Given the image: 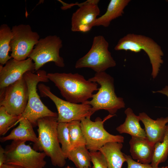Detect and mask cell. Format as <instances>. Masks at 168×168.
<instances>
[{
	"label": "cell",
	"mask_w": 168,
	"mask_h": 168,
	"mask_svg": "<svg viewBox=\"0 0 168 168\" xmlns=\"http://www.w3.org/2000/svg\"><path fill=\"white\" fill-rule=\"evenodd\" d=\"M138 116L144 125L146 138L149 141L154 145L161 141L168 123V116L154 120L145 112L139 113Z\"/></svg>",
	"instance_id": "cell-15"
},
{
	"label": "cell",
	"mask_w": 168,
	"mask_h": 168,
	"mask_svg": "<svg viewBox=\"0 0 168 168\" xmlns=\"http://www.w3.org/2000/svg\"><path fill=\"white\" fill-rule=\"evenodd\" d=\"M35 65L29 58L22 61L11 58L0 66V89H3L19 80L26 72H34Z\"/></svg>",
	"instance_id": "cell-14"
},
{
	"label": "cell",
	"mask_w": 168,
	"mask_h": 168,
	"mask_svg": "<svg viewBox=\"0 0 168 168\" xmlns=\"http://www.w3.org/2000/svg\"><path fill=\"white\" fill-rule=\"evenodd\" d=\"M168 166H162V167H158L157 168H168Z\"/></svg>",
	"instance_id": "cell-32"
},
{
	"label": "cell",
	"mask_w": 168,
	"mask_h": 168,
	"mask_svg": "<svg viewBox=\"0 0 168 168\" xmlns=\"http://www.w3.org/2000/svg\"><path fill=\"white\" fill-rule=\"evenodd\" d=\"M5 161V149L0 147V167L4 163Z\"/></svg>",
	"instance_id": "cell-29"
},
{
	"label": "cell",
	"mask_w": 168,
	"mask_h": 168,
	"mask_svg": "<svg viewBox=\"0 0 168 168\" xmlns=\"http://www.w3.org/2000/svg\"><path fill=\"white\" fill-rule=\"evenodd\" d=\"M20 118V116L10 114L4 107L0 106V135H4L11 127L17 123Z\"/></svg>",
	"instance_id": "cell-26"
},
{
	"label": "cell",
	"mask_w": 168,
	"mask_h": 168,
	"mask_svg": "<svg viewBox=\"0 0 168 168\" xmlns=\"http://www.w3.org/2000/svg\"><path fill=\"white\" fill-rule=\"evenodd\" d=\"M86 145L81 146L72 149L67 158L72 161L77 168L91 167V159L90 152Z\"/></svg>",
	"instance_id": "cell-22"
},
{
	"label": "cell",
	"mask_w": 168,
	"mask_h": 168,
	"mask_svg": "<svg viewBox=\"0 0 168 168\" xmlns=\"http://www.w3.org/2000/svg\"><path fill=\"white\" fill-rule=\"evenodd\" d=\"M114 49L135 53L144 51L150 59L152 67V75L153 79L157 76L163 62L164 53L161 47L153 39L144 35L128 34L119 40Z\"/></svg>",
	"instance_id": "cell-5"
},
{
	"label": "cell",
	"mask_w": 168,
	"mask_h": 168,
	"mask_svg": "<svg viewBox=\"0 0 168 168\" xmlns=\"http://www.w3.org/2000/svg\"><path fill=\"white\" fill-rule=\"evenodd\" d=\"M126 117L124 122L116 128L120 133H127L131 137L146 138L144 129L141 127L138 115H136L130 108L124 111Z\"/></svg>",
	"instance_id": "cell-20"
},
{
	"label": "cell",
	"mask_w": 168,
	"mask_h": 168,
	"mask_svg": "<svg viewBox=\"0 0 168 168\" xmlns=\"http://www.w3.org/2000/svg\"><path fill=\"white\" fill-rule=\"evenodd\" d=\"M168 157V124L162 140L156 143L151 165L154 168L158 167L161 163L165 162Z\"/></svg>",
	"instance_id": "cell-23"
},
{
	"label": "cell",
	"mask_w": 168,
	"mask_h": 168,
	"mask_svg": "<svg viewBox=\"0 0 168 168\" xmlns=\"http://www.w3.org/2000/svg\"><path fill=\"white\" fill-rule=\"evenodd\" d=\"M90 153L93 165L92 168H108L105 158L100 151Z\"/></svg>",
	"instance_id": "cell-27"
},
{
	"label": "cell",
	"mask_w": 168,
	"mask_h": 168,
	"mask_svg": "<svg viewBox=\"0 0 168 168\" xmlns=\"http://www.w3.org/2000/svg\"><path fill=\"white\" fill-rule=\"evenodd\" d=\"M38 88L41 96L49 98L54 103L58 111V123L81 121L94 113L91 106L86 102L76 104L63 100L53 94L49 87L43 84H39Z\"/></svg>",
	"instance_id": "cell-8"
},
{
	"label": "cell",
	"mask_w": 168,
	"mask_h": 168,
	"mask_svg": "<svg viewBox=\"0 0 168 168\" xmlns=\"http://www.w3.org/2000/svg\"><path fill=\"white\" fill-rule=\"evenodd\" d=\"M129 151L133 159L144 164H150L152 161L154 146L145 138L132 137L129 142Z\"/></svg>",
	"instance_id": "cell-16"
},
{
	"label": "cell",
	"mask_w": 168,
	"mask_h": 168,
	"mask_svg": "<svg viewBox=\"0 0 168 168\" xmlns=\"http://www.w3.org/2000/svg\"><path fill=\"white\" fill-rule=\"evenodd\" d=\"M88 80L100 86L97 92L92 95L91 100L86 102L91 106L94 113L104 110L110 114L115 115L118 110L125 107L123 99L118 97L115 93L114 79L110 75L105 72L96 73L94 76Z\"/></svg>",
	"instance_id": "cell-3"
},
{
	"label": "cell",
	"mask_w": 168,
	"mask_h": 168,
	"mask_svg": "<svg viewBox=\"0 0 168 168\" xmlns=\"http://www.w3.org/2000/svg\"><path fill=\"white\" fill-rule=\"evenodd\" d=\"M122 143L116 142L106 143L99 150L106 161L108 168H122L126 161L125 154L121 151Z\"/></svg>",
	"instance_id": "cell-18"
},
{
	"label": "cell",
	"mask_w": 168,
	"mask_h": 168,
	"mask_svg": "<svg viewBox=\"0 0 168 168\" xmlns=\"http://www.w3.org/2000/svg\"><path fill=\"white\" fill-rule=\"evenodd\" d=\"M63 46L62 41L56 35H49L40 39L28 57L33 61L37 71L46 63L52 62L59 67H63V58L59 52Z\"/></svg>",
	"instance_id": "cell-10"
},
{
	"label": "cell",
	"mask_w": 168,
	"mask_h": 168,
	"mask_svg": "<svg viewBox=\"0 0 168 168\" xmlns=\"http://www.w3.org/2000/svg\"><path fill=\"white\" fill-rule=\"evenodd\" d=\"M12 36V29L7 24L0 27V63L3 65L12 58L9 55L11 49L10 42Z\"/></svg>",
	"instance_id": "cell-21"
},
{
	"label": "cell",
	"mask_w": 168,
	"mask_h": 168,
	"mask_svg": "<svg viewBox=\"0 0 168 168\" xmlns=\"http://www.w3.org/2000/svg\"><path fill=\"white\" fill-rule=\"evenodd\" d=\"M57 134L59 142L61 144L62 152L64 156L67 158L71 150L68 123H58Z\"/></svg>",
	"instance_id": "cell-25"
},
{
	"label": "cell",
	"mask_w": 168,
	"mask_h": 168,
	"mask_svg": "<svg viewBox=\"0 0 168 168\" xmlns=\"http://www.w3.org/2000/svg\"><path fill=\"white\" fill-rule=\"evenodd\" d=\"M19 124L12 130L7 136L0 138V142H5L9 140L30 141L37 144L38 138L33 128L32 124L25 118L20 119L17 122Z\"/></svg>",
	"instance_id": "cell-17"
},
{
	"label": "cell",
	"mask_w": 168,
	"mask_h": 168,
	"mask_svg": "<svg viewBox=\"0 0 168 168\" xmlns=\"http://www.w3.org/2000/svg\"><path fill=\"white\" fill-rule=\"evenodd\" d=\"M47 74L45 71L39 70L36 73L28 71L24 75L27 85L28 98L26 107L20 119H26L33 126L37 125V121L40 118L58 116L57 113L50 110L43 103L37 91V86L39 82L49 81Z\"/></svg>",
	"instance_id": "cell-4"
},
{
	"label": "cell",
	"mask_w": 168,
	"mask_h": 168,
	"mask_svg": "<svg viewBox=\"0 0 168 168\" xmlns=\"http://www.w3.org/2000/svg\"><path fill=\"white\" fill-rule=\"evenodd\" d=\"M12 30L11 56L18 61L26 60L38 42L40 35L37 32L33 31L28 24L13 26Z\"/></svg>",
	"instance_id": "cell-11"
},
{
	"label": "cell",
	"mask_w": 168,
	"mask_h": 168,
	"mask_svg": "<svg viewBox=\"0 0 168 168\" xmlns=\"http://www.w3.org/2000/svg\"><path fill=\"white\" fill-rule=\"evenodd\" d=\"M0 106L9 114L21 116L27 104L28 91L24 76L17 81L0 90Z\"/></svg>",
	"instance_id": "cell-12"
},
{
	"label": "cell",
	"mask_w": 168,
	"mask_h": 168,
	"mask_svg": "<svg viewBox=\"0 0 168 168\" xmlns=\"http://www.w3.org/2000/svg\"><path fill=\"white\" fill-rule=\"evenodd\" d=\"M68 123L71 149L86 145V140L81 128L80 121H72Z\"/></svg>",
	"instance_id": "cell-24"
},
{
	"label": "cell",
	"mask_w": 168,
	"mask_h": 168,
	"mask_svg": "<svg viewBox=\"0 0 168 168\" xmlns=\"http://www.w3.org/2000/svg\"><path fill=\"white\" fill-rule=\"evenodd\" d=\"M83 168H89L88 167H84Z\"/></svg>",
	"instance_id": "cell-34"
},
{
	"label": "cell",
	"mask_w": 168,
	"mask_h": 168,
	"mask_svg": "<svg viewBox=\"0 0 168 168\" xmlns=\"http://www.w3.org/2000/svg\"><path fill=\"white\" fill-rule=\"evenodd\" d=\"M115 115L109 114L102 120L97 117L94 121L88 117L80 121V125L85 138L86 146L90 152L99 151L105 144L110 142L123 143L124 138L121 135H114L107 132L104 128V122Z\"/></svg>",
	"instance_id": "cell-7"
},
{
	"label": "cell",
	"mask_w": 168,
	"mask_h": 168,
	"mask_svg": "<svg viewBox=\"0 0 168 168\" xmlns=\"http://www.w3.org/2000/svg\"><path fill=\"white\" fill-rule=\"evenodd\" d=\"M109 47L108 42L103 36H95L90 49L76 61L75 68H89L99 73L115 67L116 63L109 50Z\"/></svg>",
	"instance_id": "cell-6"
},
{
	"label": "cell",
	"mask_w": 168,
	"mask_h": 168,
	"mask_svg": "<svg viewBox=\"0 0 168 168\" xmlns=\"http://www.w3.org/2000/svg\"><path fill=\"white\" fill-rule=\"evenodd\" d=\"M65 168H72L71 167H70L69 166H68L67 167H66Z\"/></svg>",
	"instance_id": "cell-33"
},
{
	"label": "cell",
	"mask_w": 168,
	"mask_h": 168,
	"mask_svg": "<svg viewBox=\"0 0 168 168\" xmlns=\"http://www.w3.org/2000/svg\"><path fill=\"white\" fill-rule=\"evenodd\" d=\"M26 142L13 141L5 149L4 164L19 166L25 168H44L46 156L43 152H38L32 149Z\"/></svg>",
	"instance_id": "cell-9"
},
{
	"label": "cell",
	"mask_w": 168,
	"mask_h": 168,
	"mask_svg": "<svg viewBox=\"0 0 168 168\" xmlns=\"http://www.w3.org/2000/svg\"><path fill=\"white\" fill-rule=\"evenodd\" d=\"M48 79L53 82L66 101L83 103L91 98L93 93L98 90V84L86 80L82 75L71 73H49Z\"/></svg>",
	"instance_id": "cell-1"
},
{
	"label": "cell",
	"mask_w": 168,
	"mask_h": 168,
	"mask_svg": "<svg viewBox=\"0 0 168 168\" xmlns=\"http://www.w3.org/2000/svg\"><path fill=\"white\" fill-rule=\"evenodd\" d=\"M98 0H88L76 4L79 8L72 14L71 30L73 32L86 33L93 27V24L100 12Z\"/></svg>",
	"instance_id": "cell-13"
},
{
	"label": "cell",
	"mask_w": 168,
	"mask_h": 168,
	"mask_svg": "<svg viewBox=\"0 0 168 168\" xmlns=\"http://www.w3.org/2000/svg\"><path fill=\"white\" fill-rule=\"evenodd\" d=\"M57 118L47 116L38 120V142L34 144L33 148L36 151H43L50 157L53 166L62 167L65 166L67 158L62 152L58 139Z\"/></svg>",
	"instance_id": "cell-2"
},
{
	"label": "cell",
	"mask_w": 168,
	"mask_h": 168,
	"mask_svg": "<svg viewBox=\"0 0 168 168\" xmlns=\"http://www.w3.org/2000/svg\"><path fill=\"white\" fill-rule=\"evenodd\" d=\"M130 1V0H111L105 12L97 17L93 26L108 27L112 21L123 16L125 8Z\"/></svg>",
	"instance_id": "cell-19"
},
{
	"label": "cell",
	"mask_w": 168,
	"mask_h": 168,
	"mask_svg": "<svg viewBox=\"0 0 168 168\" xmlns=\"http://www.w3.org/2000/svg\"><path fill=\"white\" fill-rule=\"evenodd\" d=\"M125 156L128 165L127 168H154L151 164H143L134 161L130 156L125 154Z\"/></svg>",
	"instance_id": "cell-28"
},
{
	"label": "cell",
	"mask_w": 168,
	"mask_h": 168,
	"mask_svg": "<svg viewBox=\"0 0 168 168\" xmlns=\"http://www.w3.org/2000/svg\"><path fill=\"white\" fill-rule=\"evenodd\" d=\"M0 168H25L22 166L12 164H4Z\"/></svg>",
	"instance_id": "cell-31"
},
{
	"label": "cell",
	"mask_w": 168,
	"mask_h": 168,
	"mask_svg": "<svg viewBox=\"0 0 168 168\" xmlns=\"http://www.w3.org/2000/svg\"><path fill=\"white\" fill-rule=\"evenodd\" d=\"M153 93H159L166 96L168 98V86H166L162 89L157 91H153Z\"/></svg>",
	"instance_id": "cell-30"
}]
</instances>
